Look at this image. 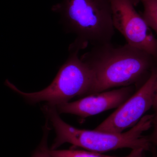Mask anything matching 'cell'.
I'll use <instances>...</instances> for the list:
<instances>
[{
    "instance_id": "1",
    "label": "cell",
    "mask_w": 157,
    "mask_h": 157,
    "mask_svg": "<svg viewBox=\"0 0 157 157\" xmlns=\"http://www.w3.org/2000/svg\"><path fill=\"white\" fill-rule=\"evenodd\" d=\"M80 58L94 74L91 94L130 86L138 89L157 66L152 56L128 43L115 46L110 42L94 46Z\"/></svg>"
},
{
    "instance_id": "2",
    "label": "cell",
    "mask_w": 157,
    "mask_h": 157,
    "mask_svg": "<svg viewBox=\"0 0 157 157\" xmlns=\"http://www.w3.org/2000/svg\"><path fill=\"white\" fill-rule=\"evenodd\" d=\"M42 110L51 123L56 135L51 150L57 149L64 144L69 143L76 147L101 153L121 148L151 150L152 144L148 136L143 134L152 127L153 114L144 116L126 132L112 133L72 126L62 119L53 105L46 104Z\"/></svg>"
},
{
    "instance_id": "3",
    "label": "cell",
    "mask_w": 157,
    "mask_h": 157,
    "mask_svg": "<svg viewBox=\"0 0 157 157\" xmlns=\"http://www.w3.org/2000/svg\"><path fill=\"white\" fill-rule=\"evenodd\" d=\"M67 32L76 36L70 51L111 42L115 34L110 0H63L52 8Z\"/></svg>"
},
{
    "instance_id": "4",
    "label": "cell",
    "mask_w": 157,
    "mask_h": 157,
    "mask_svg": "<svg viewBox=\"0 0 157 157\" xmlns=\"http://www.w3.org/2000/svg\"><path fill=\"white\" fill-rule=\"evenodd\" d=\"M78 51H70L67 59L60 68L51 83L44 89L33 93L24 92L6 80V84L30 104L46 102L56 106L70 102L75 97L91 94L94 74L88 65L78 56Z\"/></svg>"
},
{
    "instance_id": "5",
    "label": "cell",
    "mask_w": 157,
    "mask_h": 157,
    "mask_svg": "<svg viewBox=\"0 0 157 157\" xmlns=\"http://www.w3.org/2000/svg\"><path fill=\"white\" fill-rule=\"evenodd\" d=\"M115 29L129 45L151 55L157 60V39L135 10L133 0H110Z\"/></svg>"
},
{
    "instance_id": "6",
    "label": "cell",
    "mask_w": 157,
    "mask_h": 157,
    "mask_svg": "<svg viewBox=\"0 0 157 157\" xmlns=\"http://www.w3.org/2000/svg\"><path fill=\"white\" fill-rule=\"evenodd\" d=\"M157 78V66L145 82L94 130L121 133L135 125L144 113L152 107Z\"/></svg>"
},
{
    "instance_id": "7",
    "label": "cell",
    "mask_w": 157,
    "mask_h": 157,
    "mask_svg": "<svg viewBox=\"0 0 157 157\" xmlns=\"http://www.w3.org/2000/svg\"><path fill=\"white\" fill-rule=\"evenodd\" d=\"M134 86L92 94L77 101L56 106L59 113H69L82 118L97 115L109 109L117 108L136 91Z\"/></svg>"
},
{
    "instance_id": "8",
    "label": "cell",
    "mask_w": 157,
    "mask_h": 157,
    "mask_svg": "<svg viewBox=\"0 0 157 157\" xmlns=\"http://www.w3.org/2000/svg\"><path fill=\"white\" fill-rule=\"evenodd\" d=\"M145 151L142 148L132 150L130 153L125 156L118 157L107 155L101 153L78 150H51L50 155L52 157H145Z\"/></svg>"
},
{
    "instance_id": "9",
    "label": "cell",
    "mask_w": 157,
    "mask_h": 157,
    "mask_svg": "<svg viewBox=\"0 0 157 157\" xmlns=\"http://www.w3.org/2000/svg\"><path fill=\"white\" fill-rule=\"evenodd\" d=\"M140 2L143 6L142 17L157 35V0H140Z\"/></svg>"
},
{
    "instance_id": "10",
    "label": "cell",
    "mask_w": 157,
    "mask_h": 157,
    "mask_svg": "<svg viewBox=\"0 0 157 157\" xmlns=\"http://www.w3.org/2000/svg\"><path fill=\"white\" fill-rule=\"evenodd\" d=\"M50 129L47 121L43 128V135L42 140L31 157H52L50 155V149L48 146V139Z\"/></svg>"
},
{
    "instance_id": "11",
    "label": "cell",
    "mask_w": 157,
    "mask_h": 157,
    "mask_svg": "<svg viewBox=\"0 0 157 157\" xmlns=\"http://www.w3.org/2000/svg\"><path fill=\"white\" fill-rule=\"evenodd\" d=\"M152 107L154 111V113H153V126H154L157 125V78L155 86L153 101Z\"/></svg>"
},
{
    "instance_id": "12",
    "label": "cell",
    "mask_w": 157,
    "mask_h": 157,
    "mask_svg": "<svg viewBox=\"0 0 157 157\" xmlns=\"http://www.w3.org/2000/svg\"><path fill=\"white\" fill-rule=\"evenodd\" d=\"M153 130L149 136H148L149 140L152 144L157 146V125H154Z\"/></svg>"
},
{
    "instance_id": "13",
    "label": "cell",
    "mask_w": 157,
    "mask_h": 157,
    "mask_svg": "<svg viewBox=\"0 0 157 157\" xmlns=\"http://www.w3.org/2000/svg\"><path fill=\"white\" fill-rule=\"evenodd\" d=\"M151 150L152 155L151 157H157V152L155 149L153 148Z\"/></svg>"
},
{
    "instance_id": "14",
    "label": "cell",
    "mask_w": 157,
    "mask_h": 157,
    "mask_svg": "<svg viewBox=\"0 0 157 157\" xmlns=\"http://www.w3.org/2000/svg\"><path fill=\"white\" fill-rule=\"evenodd\" d=\"M133 1H134V2H135V4H136V5H137V3H138L137 2V1H136V0H133Z\"/></svg>"
},
{
    "instance_id": "15",
    "label": "cell",
    "mask_w": 157,
    "mask_h": 157,
    "mask_svg": "<svg viewBox=\"0 0 157 157\" xmlns=\"http://www.w3.org/2000/svg\"><path fill=\"white\" fill-rule=\"evenodd\" d=\"M136 1H137V3L139 2H140V0H136Z\"/></svg>"
}]
</instances>
